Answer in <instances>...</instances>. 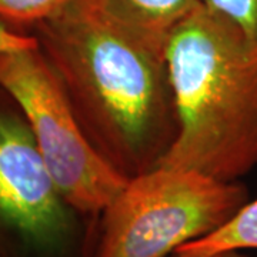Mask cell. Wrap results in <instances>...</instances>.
<instances>
[{
    "label": "cell",
    "instance_id": "1",
    "mask_svg": "<svg viewBox=\"0 0 257 257\" xmlns=\"http://www.w3.org/2000/svg\"><path fill=\"white\" fill-rule=\"evenodd\" d=\"M29 33L101 156L128 179L160 165L179 130L166 52L82 0H69Z\"/></svg>",
    "mask_w": 257,
    "mask_h": 257
},
{
    "label": "cell",
    "instance_id": "2",
    "mask_svg": "<svg viewBox=\"0 0 257 257\" xmlns=\"http://www.w3.org/2000/svg\"><path fill=\"white\" fill-rule=\"evenodd\" d=\"M166 60L177 136L160 165L221 182L257 167V47L199 5L176 26Z\"/></svg>",
    "mask_w": 257,
    "mask_h": 257
},
{
    "label": "cell",
    "instance_id": "3",
    "mask_svg": "<svg viewBox=\"0 0 257 257\" xmlns=\"http://www.w3.org/2000/svg\"><path fill=\"white\" fill-rule=\"evenodd\" d=\"M247 202L237 182L157 166L130 177L101 211L97 257H169L220 229Z\"/></svg>",
    "mask_w": 257,
    "mask_h": 257
},
{
    "label": "cell",
    "instance_id": "4",
    "mask_svg": "<svg viewBox=\"0 0 257 257\" xmlns=\"http://www.w3.org/2000/svg\"><path fill=\"white\" fill-rule=\"evenodd\" d=\"M0 87L22 110L47 170L76 213H101L127 183L83 132L39 46L0 53Z\"/></svg>",
    "mask_w": 257,
    "mask_h": 257
},
{
    "label": "cell",
    "instance_id": "5",
    "mask_svg": "<svg viewBox=\"0 0 257 257\" xmlns=\"http://www.w3.org/2000/svg\"><path fill=\"white\" fill-rule=\"evenodd\" d=\"M74 213L57 190L28 120L0 87V257H67Z\"/></svg>",
    "mask_w": 257,
    "mask_h": 257
},
{
    "label": "cell",
    "instance_id": "6",
    "mask_svg": "<svg viewBox=\"0 0 257 257\" xmlns=\"http://www.w3.org/2000/svg\"><path fill=\"white\" fill-rule=\"evenodd\" d=\"M157 50L166 52L176 26L199 0H82Z\"/></svg>",
    "mask_w": 257,
    "mask_h": 257
},
{
    "label": "cell",
    "instance_id": "7",
    "mask_svg": "<svg viewBox=\"0 0 257 257\" xmlns=\"http://www.w3.org/2000/svg\"><path fill=\"white\" fill-rule=\"evenodd\" d=\"M257 250V199L247 202L220 229L202 239L189 241L176 251L213 254L230 250ZM175 251V253H176Z\"/></svg>",
    "mask_w": 257,
    "mask_h": 257
},
{
    "label": "cell",
    "instance_id": "8",
    "mask_svg": "<svg viewBox=\"0 0 257 257\" xmlns=\"http://www.w3.org/2000/svg\"><path fill=\"white\" fill-rule=\"evenodd\" d=\"M69 0H0V23L29 33Z\"/></svg>",
    "mask_w": 257,
    "mask_h": 257
},
{
    "label": "cell",
    "instance_id": "9",
    "mask_svg": "<svg viewBox=\"0 0 257 257\" xmlns=\"http://www.w3.org/2000/svg\"><path fill=\"white\" fill-rule=\"evenodd\" d=\"M200 5L230 22L257 47V0H199Z\"/></svg>",
    "mask_w": 257,
    "mask_h": 257
},
{
    "label": "cell",
    "instance_id": "10",
    "mask_svg": "<svg viewBox=\"0 0 257 257\" xmlns=\"http://www.w3.org/2000/svg\"><path fill=\"white\" fill-rule=\"evenodd\" d=\"M39 46L37 39L30 33L19 32L0 23V53Z\"/></svg>",
    "mask_w": 257,
    "mask_h": 257
},
{
    "label": "cell",
    "instance_id": "11",
    "mask_svg": "<svg viewBox=\"0 0 257 257\" xmlns=\"http://www.w3.org/2000/svg\"><path fill=\"white\" fill-rule=\"evenodd\" d=\"M172 257H247L243 254V251L230 250V251H220L213 254H202V253H190V251H176Z\"/></svg>",
    "mask_w": 257,
    "mask_h": 257
}]
</instances>
